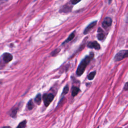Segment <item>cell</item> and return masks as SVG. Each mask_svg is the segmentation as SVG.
<instances>
[{
	"label": "cell",
	"instance_id": "obj_14",
	"mask_svg": "<svg viewBox=\"0 0 128 128\" xmlns=\"http://www.w3.org/2000/svg\"><path fill=\"white\" fill-rule=\"evenodd\" d=\"M68 90H69L68 86V85H66V86H65V87L64 88V90H63V91H62V96H64V95H65V94H68Z\"/></svg>",
	"mask_w": 128,
	"mask_h": 128
},
{
	"label": "cell",
	"instance_id": "obj_16",
	"mask_svg": "<svg viewBox=\"0 0 128 128\" xmlns=\"http://www.w3.org/2000/svg\"><path fill=\"white\" fill-rule=\"evenodd\" d=\"M26 120H24L22 122H20L19 124L18 125V126H17L18 128H24L26 126Z\"/></svg>",
	"mask_w": 128,
	"mask_h": 128
},
{
	"label": "cell",
	"instance_id": "obj_19",
	"mask_svg": "<svg viewBox=\"0 0 128 128\" xmlns=\"http://www.w3.org/2000/svg\"><path fill=\"white\" fill-rule=\"evenodd\" d=\"M124 90H128V82H126L124 86Z\"/></svg>",
	"mask_w": 128,
	"mask_h": 128
},
{
	"label": "cell",
	"instance_id": "obj_1",
	"mask_svg": "<svg viewBox=\"0 0 128 128\" xmlns=\"http://www.w3.org/2000/svg\"><path fill=\"white\" fill-rule=\"evenodd\" d=\"M94 57V54L92 52H91L88 56H86L82 60V61L78 66L76 71V74L78 76H81L84 73L86 66L89 64V62L93 59Z\"/></svg>",
	"mask_w": 128,
	"mask_h": 128
},
{
	"label": "cell",
	"instance_id": "obj_9",
	"mask_svg": "<svg viewBox=\"0 0 128 128\" xmlns=\"http://www.w3.org/2000/svg\"><path fill=\"white\" fill-rule=\"evenodd\" d=\"M74 35H75V32H73L69 36L68 38L62 44H66V43L68 42H70L72 40V39L74 38Z\"/></svg>",
	"mask_w": 128,
	"mask_h": 128
},
{
	"label": "cell",
	"instance_id": "obj_6",
	"mask_svg": "<svg viewBox=\"0 0 128 128\" xmlns=\"http://www.w3.org/2000/svg\"><path fill=\"white\" fill-rule=\"evenodd\" d=\"M96 21H94L92 22V23H90L88 26L85 28V30L84 31V34H88L92 28L94 26H96Z\"/></svg>",
	"mask_w": 128,
	"mask_h": 128
},
{
	"label": "cell",
	"instance_id": "obj_12",
	"mask_svg": "<svg viewBox=\"0 0 128 128\" xmlns=\"http://www.w3.org/2000/svg\"><path fill=\"white\" fill-rule=\"evenodd\" d=\"M34 106V103L32 101V100H30L28 102V104H27V108H28V110H31L33 108Z\"/></svg>",
	"mask_w": 128,
	"mask_h": 128
},
{
	"label": "cell",
	"instance_id": "obj_10",
	"mask_svg": "<svg viewBox=\"0 0 128 128\" xmlns=\"http://www.w3.org/2000/svg\"><path fill=\"white\" fill-rule=\"evenodd\" d=\"M80 91V89L77 87H74L72 88V95L73 96H75Z\"/></svg>",
	"mask_w": 128,
	"mask_h": 128
},
{
	"label": "cell",
	"instance_id": "obj_8",
	"mask_svg": "<svg viewBox=\"0 0 128 128\" xmlns=\"http://www.w3.org/2000/svg\"><path fill=\"white\" fill-rule=\"evenodd\" d=\"M98 34L97 36L98 38L100 40H104V34L103 32V30L100 28L98 30Z\"/></svg>",
	"mask_w": 128,
	"mask_h": 128
},
{
	"label": "cell",
	"instance_id": "obj_17",
	"mask_svg": "<svg viewBox=\"0 0 128 128\" xmlns=\"http://www.w3.org/2000/svg\"><path fill=\"white\" fill-rule=\"evenodd\" d=\"M60 48H56V49L55 50H54V51H52L50 54H51L52 56H56V54H57L60 52Z\"/></svg>",
	"mask_w": 128,
	"mask_h": 128
},
{
	"label": "cell",
	"instance_id": "obj_15",
	"mask_svg": "<svg viewBox=\"0 0 128 128\" xmlns=\"http://www.w3.org/2000/svg\"><path fill=\"white\" fill-rule=\"evenodd\" d=\"M17 109H18L17 108L12 109V112H10V115L14 117L16 116L17 112Z\"/></svg>",
	"mask_w": 128,
	"mask_h": 128
},
{
	"label": "cell",
	"instance_id": "obj_5",
	"mask_svg": "<svg viewBox=\"0 0 128 128\" xmlns=\"http://www.w3.org/2000/svg\"><path fill=\"white\" fill-rule=\"evenodd\" d=\"M87 46L90 48H94L96 50H100V44L96 41H93V42H90L88 43Z\"/></svg>",
	"mask_w": 128,
	"mask_h": 128
},
{
	"label": "cell",
	"instance_id": "obj_20",
	"mask_svg": "<svg viewBox=\"0 0 128 128\" xmlns=\"http://www.w3.org/2000/svg\"><path fill=\"white\" fill-rule=\"evenodd\" d=\"M126 22H128V14L127 16V18H126Z\"/></svg>",
	"mask_w": 128,
	"mask_h": 128
},
{
	"label": "cell",
	"instance_id": "obj_4",
	"mask_svg": "<svg viewBox=\"0 0 128 128\" xmlns=\"http://www.w3.org/2000/svg\"><path fill=\"white\" fill-rule=\"evenodd\" d=\"M112 24V20L110 17H106V18L102 23V26L104 28H108V27L110 26Z\"/></svg>",
	"mask_w": 128,
	"mask_h": 128
},
{
	"label": "cell",
	"instance_id": "obj_3",
	"mask_svg": "<svg viewBox=\"0 0 128 128\" xmlns=\"http://www.w3.org/2000/svg\"><path fill=\"white\" fill-rule=\"evenodd\" d=\"M54 96L52 94H46L43 95L42 99L45 106H48L52 101Z\"/></svg>",
	"mask_w": 128,
	"mask_h": 128
},
{
	"label": "cell",
	"instance_id": "obj_13",
	"mask_svg": "<svg viewBox=\"0 0 128 128\" xmlns=\"http://www.w3.org/2000/svg\"><path fill=\"white\" fill-rule=\"evenodd\" d=\"M96 74V71L92 72H90V74H88V79L89 80H92L94 78V77Z\"/></svg>",
	"mask_w": 128,
	"mask_h": 128
},
{
	"label": "cell",
	"instance_id": "obj_21",
	"mask_svg": "<svg viewBox=\"0 0 128 128\" xmlns=\"http://www.w3.org/2000/svg\"><path fill=\"white\" fill-rule=\"evenodd\" d=\"M108 2H109V4H110V2H111V0H109Z\"/></svg>",
	"mask_w": 128,
	"mask_h": 128
},
{
	"label": "cell",
	"instance_id": "obj_11",
	"mask_svg": "<svg viewBox=\"0 0 128 128\" xmlns=\"http://www.w3.org/2000/svg\"><path fill=\"white\" fill-rule=\"evenodd\" d=\"M41 100H42V98H41V94H38L36 97L35 98H34V101L35 102L38 104H40V102H41Z\"/></svg>",
	"mask_w": 128,
	"mask_h": 128
},
{
	"label": "cell",
	"instance_id": "obj_18",
	"mask_svg": "<svg viewBox=\"0 0 128 128\" xmlns=\"http://www.w3.org/2000/svg\"><path fill=\"white\" fill-rule=\"evenodd\" d=\"M81 0H71L70 2L73 4H76L77 3H78V2H80Z\"/></svg>",
	"mask_w": 128,
	"mask_h": 128
},
{
	"label": "cell",
	"instance_id": "obj_7",
	"mask_svg": "<svg viewBox=\"0 0 128 128\" xmlns=\"http://www.w3.org/2000/svg\"><path fill=\"white\" fill-rule=\"evenodd\" d=\"M12 56L9 53H5L3 54V60L6 63H8L12 60Z\"/></svg>",
	"mask_w": 128,
	"mask_h": 128
},
{
	"label": "cell",
	"instance_id": "obj_2",
	"mask_svg": "<svg viewBox=\"0 0 128 128\" xmlns=\"http://www.w3.org/2000/svg\"><path fill=\"white\" fill-rule=\"evenodd\" d=\"M127 57H128V50H122L116 54L114 58V60L115 62H118Z\"/></svg>",
	"mask_w": 128,
	"mask_h": 128
},
{
	"label": "cell",
	"instance_id": "obj_22",
	"mask_svg": "<svg viewBox=\"0 0 128 128\" xmlns=\"http://www.w3.org/2000/svg\"><path fill=\"white\" fill-rule=\"evenodd\" d=\"M5 1V0H0V1Z\"/></svg>",
	"mask_w": 128,
	"mask_h": 128
}]
</instances>
